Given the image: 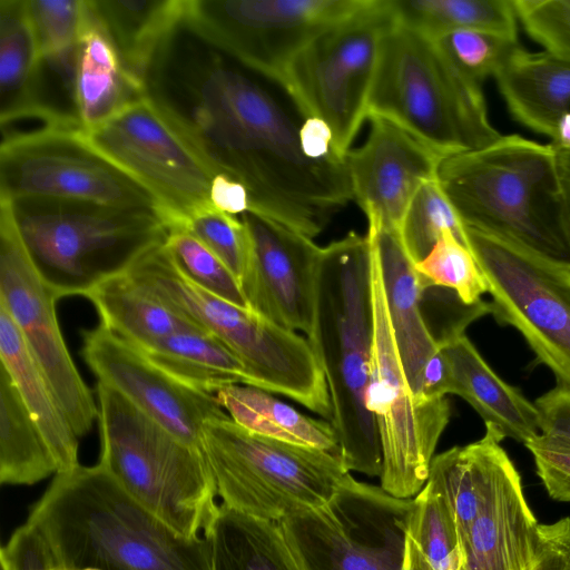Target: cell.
Returning <instances> with one entry per match:
<instances>
[{"label":"cell","mask_w":570,"mask_h":570,"mask_svg":"<svg viewBox=\"0 0 570 570\" xmlns=\"http://www.w3.org/2000/svg\"><path fill=\"white\" fill-rule=\"evenodd\" d=\"M0 360L24 406L42 433L59 473L79 465V436L18 326L0 305ZM58 473V474H59Z\"/></svg>","instance_id":"27"},{"label":"cell","mask_w":570,"mask_h":570,"mask_svg":"<svg viewBox=\"0 0 570 570\" xmlns=\"http://www.w3.org/2000/svg\"><path fill=\"white\" fill-rule=\"evenodd\" d=\"M122 66L148 87L151 70L183 26L187 0H90Z\"/></svg>","instance_id":"25"},{"label":"cell","mask_w":570,"mask_h":570,"mask_svg":"<svg viewBox=\"0 0 570 570\" xmlns=\"http://www.w3.org/2000/svg\"><path fill=\"white\" fill-rule=\"evenodd\" d=\"M445 230H450L469 247L465 226L436 177L422 184L413 196L401 222L399 235L409 257L416 264L429 255Z\"/></svg>","instance_id":"36"},{"label":"cell","mask_w":570,"mask_h":570,"mask_svg":"<svg viewBox=\"0 0 570 570\" xmlns=\"http://www.w3.org/2000/svg\"><path fill=\"white\" fill-rule=\"evenodd\" d=\"M540 544V523L510 460L462 539V570H527Z\"/></svg>","instance_id":"21"},{"label":"cell","mask_w":570,"mask_h":570,"mask_svg":"<svg viewBox=\"0 0 570 570\" xmlns=\"http://www.w3.org/2000/svg\"><path fill=\"white\" fill-rule=\"evenodd\" d=\"M165 239L145 249L126 273L226 345L242 361L254 386L285 395L331 421L325 375L308 340L194 284L173 261Z\"/></svg>","instance_id":"5"},{"label":"cell","mask_w":570,"mask_h":570,"mask_svg":"<svg viewBox=\"0 0 570 570\" xmlns=\"http://www.w3.org/2000/svg\"><path fill=\"white\" fill-rule=\"evenodd\" d=\"M216 397L227 415L249 432L341 456L331 422L305 415L266 390L233 384L222 389Z\"/></svg>","instance_id":"31"},{"label":"cell","mask_w":570,"mask_h":570,"mask_svg":"<svg viewBox=\"0 0 570 570\" xmlns=\"http://www.w3.org/2000/svg\"><path fill=\"white\" fill-rule=\"evenodd\" d=\"M396 22L430 38L475 30L518 41L513 0H390Z\"/></svg>","instance_id":"34"},{"label":"cell","mask_w":570,"mask_h":570,"mask_svg":"<svg viewBox=\"0 0 570 570\" xmlns=\"http://www.w3.org/2000/svg\"><path fill=\"white\" fill-rule=\"evenodd\" d=\"M27 522L57 570H212L204 535L173 530L99 463L55 475Z\"/></svg>","instance_id":"2"},{"label":"cell","mask_w":570,"mask_h":570,"mask_svg":"<svg viewBox=\"0 0 570 570\" xmlns=\"http://www.w3.org/2000/svg\"><path fill=\"white\" fill-rule=\"evenodd\" d=\"M0 563L1 570H57L48 547L28 522L2 546Z\"/></svg>","instance_id":"45"},{"label":"cell","mask_w":570,"mask_h":570,"mask_svg":"<svg viewBox=\"0 0 570 570\" xmlns=\"http://www.w3.org/2000/svg\"><path fill=\"white\" fill-rule=\"evenodd\" d=\"M250 256L240 286L248 307L273 323L309 334L321 253L312 238L266 216L246 212Z\"/></svg>","instance_id":"19"},{"label":"cell","mask_w":570,"mask_h":570,"mask_svg":"<svg viewBox=\"0 0 570 570\" xmlns=\"http://www.w3.org/2000/svg\"><path fill=\"white\" fill-rule=\"evenodd\" d=\"M176 225L183 226L206 245L240 284L250 256L249 236L240 217L212 207L198 210Z\"/></svg>","instance_id":"40"},{"label":"cell","mask_w":570,"mask_h":570,"mask_svg":"<svg viewBox=\"0 0 570 570\" xmlns=\"http://www.w3.org/2000/svg\"><path fill=\"white\" fill-rule=\"evenodd\" d=\"M367 235L377 250L387 312L404 373L414 395L423 400L420 396L422 372L439 345L423 317L415 264L397 230L368 226Z\"/></svg>","instance_id":"22"},{"label":"cell","mask_w":570,"mask_h":570,"mask_svg":"<svg viewBox=\"0 0 570 570\" xmlns=\"http://www.w3.org/2000/svg\"><path fill=\"white\" fill-rule=\"evenodd\" d=\"M59 473L58 463L24 406L10 375L0 367V481L31 485Z\"/></svg>","instance_id":"33"},{"label":"cell","mask_w":570,"mask_h":570,"mask_svg":"<svg viewBox=\"0 0 570 570\" xmlns=\"http://www.w3.org/2000/svg\"><path fill=\"white\" fill-rule=\"evenodd\" d=\"M81 135L155 198L168 225L214 207V186L225 173L166 100L149 92Z\"/></svg>","instance_id":"10"},{"label":"cell","mask_w":570,"mask_h":570,"mask_svg":"<svg viewBox=\"0 0 570 570\" xmlns=\"http://www.w3.org/2000/svg\"><path fill=\"white\" fill-rule=\"evenodd\" d=\"M524 445L534 459L537 474L548 494L570 502V443L540 433Z\"/></svg>","instance_id":"44"},{"label":"cell","mask_w":570,"mask_h":570,"mask_svg":"<svg viewBox=\"0 0 570 570\" xmlns=\"http://www.w3.org/2000/svg\"><path fill=\"white\" fill-rule=\"evenodd\" d=\"M165 245L177 267L189 281L217 297L249 308L238 279L186 228L176 224L168 225Z\"/></svg>","instance_id":"39"},{"label":"cell","mask_w":570,"mask_h":570,"mask_svg":"<svg viewBox=\"0 0 570 570\" xmlns=\"http://www.w3.org/2000/svg\"><path fill=\"white\" fill-rule=\"evenodd\" d=\"M519 21L546 51L570 60V0H513Z\"/></svg>","instance_id":"43"},{"label":"cell","mask_w":570,"mask_h":570,"mask_svg":"<svg viewBox=\"0 0 570 570\" xmlns=\"http://www.w3.org/2000/svg\"><path fill=\"white\" fill-rule=\"evenodd\" d=\"M81 130L52 128L1 142L0 198L78 200L163 214L155 198L96 151Z\"/></svg>","instance_id":"16"},{"label":"cell","mask_w":570,"mask_h":570,"mask_svg":"<svg viewBox=\"0 0 570 570\" xmlns=\"http://www.w3.org/2000/svg\"><path fill=\"white\" fill-rule=\"evenodd\" d=\"M438 180L465 227L570 268V227L554 151L519 135L443 158Z\"/></svg>","instance_id":"4"},{"label":"cell","mask_w":570,"mask_h":570,"mask_svg":"<svg viewBox=\"0 0 570 570\" xmlns=\"http://www.w3.org/2000/svg\"><path fill=\"white\" fill-rule=\"evenodd\" d=\"M81 354L101 382L187 443L204 449V428L227 414L215 395L196 391L101 324L82 331Z\"/></svg>","instance_id":"18"},{"label":"cell","mask_w":570,"mask_h":570,"mask_svg":"<svg viewBox=\"0 0 570 570\" xmlns=\"http://www.w3.org/2000/svg\"><path fill=\"white\" fill-rule=\"evenodd\" d=\"M395 22L390 0H370L314 37L288 66L282 88L304 119L328 125L340 159L367 117L383 40Z\"/></svg>","instance_id":"11"},{"label":"cell","mask_w":570,"mask_h":570,"mask_svg":"<svg viewBox=\"0 0 570 570\" xmlns=\"http://www.w3.org/2000/svg\"><path fill=\"white\" fill-rule=\"evenodd\" d=\"M367 237L373 341L366 402L380 436L381 488L393 497L411 499L428 481L451 407L446 397L432 401L416 397L409 385L387 312L377 250L373 239Z\"/></svg>","instance_id":"12"},{"label":"cell","mask_w":570,"mask_h":570,"mask_svg":"<svg viewBox=\"0 0 570 570\" xmlns=\"http://www.w3.org/2000/svg\"><path fill=\"white\" fill-rule=\"evenodd\" d=\"M365 142L345 155L353 199L365 213L368 226L399 232L413 196L438 177L442 155L400 125L368 117Z\"/></svg>","instance_id":"20"},{"label":"cell","mask_w":570,"mask_h":570,"mask_svg":"<svg viewBox=\"0 0 570 570\" xmlns=\"http://www.w3.org/2000/svg\"><path fill=\"white\" fill-rule=\"evenodd\" d=\"M421 288L423 317L438 345L465 334V328L472 322L491 314L490 302L468 305L450 288L435 285Z\"/></svg>","instance_id":"42"},{"label":"cell","mask_w":570,"mask_h":570,"mask_svg":"<svg viewBox=\"0 0 570 570\" xmlns=\"http://www.w3.org/2000/svg\"><path fill=\"white\" fill-rule=\"evenodd\" d=\"M415 269L421 286L450 288L468 305L480 303L489 292L471 249L450 230L442 233L429 255L415 264Z\"/></svg>","instance_id":"38"},{"label":"cell","mask_w":570,"mask_h":570,"mask_svg":"<svg viewBox=\"0 0 570 570\" xmlns=\"http://www.w3.org/2000/svg\"><path fill=\"white\" fill-rule=\"evenodd\" d=\"M540 433L570 443V390L556 385L534 402Z\"/></svg>","instance_id":"47"},{"label":"cell","mask_w":570,"mask_h":570,"mask_svg":"<svg viewBox=\"0 0 570 570\" xmlns=\"http://www.w3.org/2000/svg\"><path fill=\"white\" fill-rule=\"evenodd\" d=\"M41 65L24 0H0V122L59 112L39 96Z\"/></svg>","instance_id":"30"},{"label":"cell","mask_w":570,"mask_h":570,"mask_svg":"<svg viewBox=\"0 0 570 570\" xmlns=\"http://www.w3.org/2000/svg\"><path fill=\"white\" fill-rule=\"evenodd\" d=\"M561 189V196L570 227V118L566 119L557 134L556 144L550 142Z\"/></svg>","instance_id":"50"},{"label":"cell","mask_w":570,"mask_h":570,"mask_svg":"<svg viewBox=\"0 0 570 570\" xmlns=\"http://www.w3.org/2000/svg\"><path fill=\"white\" fill-rule=\"evenodd\" d=\"M452 366L443 347L439 346L423 368L420 396L428 401L439 400L452 394Z\"/></svg>","instance_id":"48"},{"label":"cell","mask_w":570,"mask_h":570,"mask_svg":"<svg viewBox=\"0 0 570 570\" xmlns=\"http://www.w3.org/2000/svg\"><path fill=\"white\" fill-rule=\"evenodd\" d=\"M370 0H187L183 26L244 68L283 87L295 56Z\"/></svg>","instance_id":"15"},{"label":"cell","mask_w":570,"mask_h":570,"mask_svg":"<svg viewBox=\"0 0 570 570\" xmlns=\"http://www.w3.org/2000/svg\"><path fill=\"white\" fill-rule=\"evenodd\" d=\"M453 372L452 394L465 400L502 438L527 443L540 434V415L518 389L504 382L465 336L439 345Z\"/></svg>","instance_id":"24"},{"label":"cell","mask_w":570,"mask_h":570,"mask_svg":"<svg viewBox=\"0 0 570 570\" xmlns=\"http://www.w3.org/2000/svg\"><path fill=\"white\" fill-rule=\"evenodd\" d=\"M57 301L29 257L11 200L0 198V305L18 326L73 431L82 436L91 430L99 409L67 348Z\"/></svg>","instance_id":"17"},{"label":"cell","mask_w":570,"mask_h":570,"mask_svg":"<svg viewBox=\"0 0 570 570\" xmlns=\"http://www.w3.org/2000/svg\"><path fill=\"white\" fill-rule=\"evenodd\" d=\"M148 94L127 72L92 11L75 53L72 100L82 129L101 125Z\"/></svg>","instance_id":"26"},{"label":"cell","mask_w":570,"mask_h":570,"mask_svg":"<svg viewBox=\"0 0 570 570\" xmlns=\"http://www.w3.org/2000/svg\"><path fill=\"white\" fill-rule=\"evenodd\" d=\"M539 552L527 570H570V518L541 524Z\"/></svg>","instance_id":"46"},{"label":"cell","mask_w":570,"mask_h":570,"mask_svg":"<svg viewBox=\"0 0 570 570\" xmlns=\"http://www.w3.org/2000/svg\"><path fill=\"white\" fill-rule=\"evenodd\" d=\"M11 203L29 257L57 299L83 296L126 273L168 233L167 219L155 209L61 199Z\"/></svg>","instance_id":"8"},{"label":"cell","mask_w":570,"mask_h":570,"mask_svg":"<svg viewBox=\"0 0 570 570\" xmlns=\"http://www.w3.org/2000/svg\"><path fill=\"white\" fill-rule=\"evenodd\" d=\"M512 117L552 139L570 117V60L515 47L494 75Z\"/></svg>","instance_id":"23"},{"label":"cell","mask_w":570,"mask_h":570,"mask_svg":"<svg viewBox=\"0 0 570 570\" xmlns=\"http://www.w3.org/2000/svg\"><path fill=\"white\" fill-rule=\"evenodd\" d=\"M24 6L41 61L73 60L92 18L90 0H24Z\"/></svg>","instance_id":"37"},{"label":"cell","mask_w":570,"mask_h":570,"mask_svg":"<svg viewBox=\"0 0 570 570\" xmlns=\"http://www.w3.org/2000/svg\"><path fill=\"white\" fill-rule=\"evenodd\" d=\"M332 140L331 128L322 119L306 118L299 126L301 146L305 155L309 158L323 159L336 156L332 148Z\"/></svg>","instance_id":"49"},{"label":"cell","mask_w":570,"mask_h":570,"mask_svg":"<svg viewBox=\"0 0 570 570\" xmlns=\"http://www.w3.org/2000/svg\"><path fill=\"white\" fill-rule=\"evenodd\" d=\"M463 548L454 517L441 494L424 485L414 499L402 570H462Z\"/></svg>","instance_id":"35"},{"label":"cell","mask_w":570,"mask_h":570,"mask_svg":"<svg viewBox=\"0 0 570 570\" xmlns=\"http://www.w3.org/2000/svg\"><path fill=\"white\" fill-rule=\"evenodd\" d=\"M141 352L180 383L206 394L216 396L233 384L254 386L242 361L199 327L178 331Z\"/></svg>","instance_id":"32"},{"label":"cell","mask_w":570,"mask_h":570,"mask_svg":"<svg viewBox=\"0 0 570 570\" xmlns=\"http://www.w3.org/2000/svg\"><path fill=\"white\" fill-rule=\"evenodd\" d=\"M413 505L352 478L325 505L279 524L301 570H402Z\"/></svg>","instance_id":"14"},{"label":"cell","mask_w":570,"mask_h":570,"mask_svg":"<svg viewBox=\"0 0 570 570\" xmlns=\"http://www.w3.org/2000/svg\"><path fill=\"white\" fill-rule=\"evenodd\" d=\"M99 464L138 503L188 538L205 533L219 505L205 450L178 438L115 389L97 382Z\"/></svg>","instance_id":"7"},{"label":"cell","mask_w":570,"mask_h":570,"mask_svg":"<svg viewBox=\"0 0 570 570\" xmlns=\"http://www.w3.org/2000/svg\"><path fill=\"white\" fill-rule=\"evenodd\" d=\"M191 80L189 116L179 114L217 166L247 189L248 212L313 239L353 199L345 160L306 156L299 126L245 71L210 55Z\"/></svg>","instance_id":"1"},{"label":"cell","mask_w":570,"mask_h":570,"mask_svg":"<svg viewBox=\"0 0 570 570\" xmlns=\"http://www.w3.org/2000/svg\"><path fill=\"white\" fill-rule=\"evenodd\" d=\"M204 450L223 503L275 522L325 505L353 478L341 456L255 434L227 414L205 424Z\"/></svg>","instance_id":"9"},{"label":"cell","mask_w":570,"mask_h":570,"mask_svg":"<svg viewBox=\"0 0 570 570\" xmlns=\"http://www.w3.org/2000/svg\"><path fill=\"white\" fill-rule=\"evenodd\" d=\"M373 116L400 125L443 157L502 136L489 119L481 83L461 72L433 38L397 22L383 40L366 119Z\"/></svg>","instance_id":"6"},{"label":"cell","mask_w":570,"mask_h":570,"mask_svg":"<svg viewBox=\"0 0 570 570\" xmlns=\"http://www.w3.org/2000/svg\"><path fill=\"white\" fill-rule=\"evenodd\" d=\"M465 233L488 283L491 314L515 328L557 385L570 390V268L500 236Z\"/></svg>","instance_id":"13"},{"label":"cell","mask_w":570,"mask_h":570,"mask_svg":"<svg viewBox=\"0 0 570 570\" xmlns=\"http://www.w3.org/2000/svg\"><path fill=\"white\" fill-rule=\"evenodd\" d=\"M307 340L325 375L341 458L348 471L382 473L379 431L366 402L373 341L371 244L355 232L321 248Z\"/></svg>","instance_id":"3"},{"label":"cell","mask_w":570,"mask_h":570,"mask_svg":"<svg viewBox=\"0 0 570 570\" xmlns=\"http://www.w3.org/2000/svg\"><path fill=\"white\" fill-rule=\"evenodd\" d=\"M204 537L212 570H301L279 522L222 503Z\"/></svg>","instance_id":"29"},{"label":"cell","mask_w":570,"mask_h":570,"mask_svg":"<svg viewBox=\"0 0 570 570\" xmlns=\"http://www.w3.org/2000/svg\"><path fill=\"white\" fill-rule=\"evenodd\" d=\"M83 297L94 305L102 326L140 351L178 331L197 327L127 273L108 278Z\"/></svg>","instance_id":"28"},{"label":"cell","mask_w":570,"mask_h":570,"mask_svg":"<svg viewBox=\"0 0 570 570\" xmlns=\"http://www.w3.org/2000/svg\"><path fill=\"white\" fill-rule=\"evenodd\" d=\"M433 39L461 72L479 83L494 77L519 46L505 37L475 30L453 31Z\"/></svg>","instance_id":"41"}]
</instances>
